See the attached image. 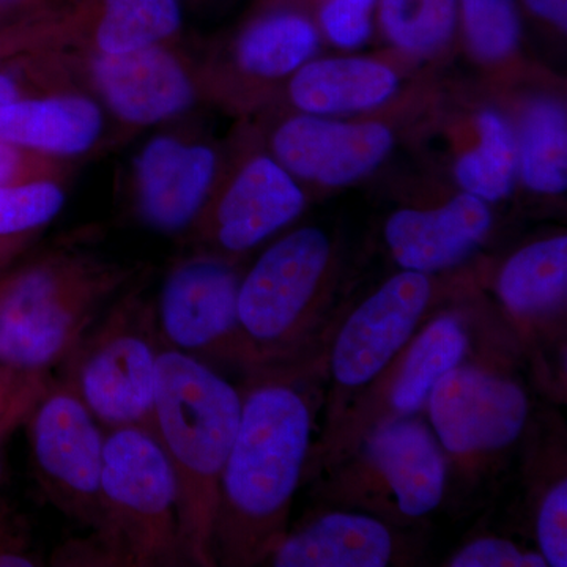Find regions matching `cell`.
Segmentation results:
<instances>
[{"mask_svg":"<svg viewBox=\"0 0 567 567\" xmlns=\"http://www.w3.org/2000/svg\"><path fill=\"white\" fill-rule=\"evenodd\" d=\"M2 364V363H0ZM54 382L50 371L0 368V435L29 420L33 409Z\"/></svg>","mask_w":567,"mask_h":567,"instance_id":"cell-29","label":"cell"},{"mask_svg":"<svg viewBox=\"0 0 567 567\" xmlns=\"http://www.w3.org/2000/svg\"><path fill=\"white\" fill-rule=\"evenodd\" d=\"M518 163L525 185L544 194L567 188V117L554 100L529 104L522 122Z\"/></svg>","mask_w":567,"mask_h":567,"instance_id":"cell-23","label":"cell"},{"mask_svg":"<svg viewBox=\"0 0 567 567\" xmlns=\"http://www.w3.org/2000/svg\"><path fill=\"white\" fill-rule=\"evenodd\" d=\"M31 2H35V0H0V10L14 9V7Z\"/></svg>","mask_w":567,"mask_h":567,"instance_id":"cell-37","label":"cell"},{"mask_svg":"<svg viewBox=\"0 0 567 567\" xmlns=\"http://www.w3.org/2000/svg\"><path fill=\"white\" fill-rule=\"evenodd\" d=\"M427 398L436 435L453 454L511 445L527 421L524 391L511 380L476 368L451 369Z\"/></svg>","mask_w":567,"mask_h":567,"instance_id":"cell-9","label":"cell"},{"mask_svg":"<svg viewBox=\"0 0 567 567\" xmlns=\"http://www.w3.org/2000/svg\"><path fill=\"white\" fill-rule=\"evenodd\" d=\"M377 0H327L320 21L328 39L341 48H357L372 31V10Z\"/></svg>","mask_w":567,"mask_h":567,"instance_id":"cell-30","label":"cell"},{"mask_svg":"<svg viewBox=\"0 0 567 567\" xmlns=\"http://www.w3.org/2000/svg\"><path fill=\"white\" fill-rule=\"evenodd\" d=\"M486 203L458 194L434 210H401L391 216L385 237L402 268L417 274L443 270L464 259L491 229Z\"/></svg>","mask_w":567,"mask_h":567,"instance_id":"cell-15","label":"cell"},{"mask_svg":"<svg viewBox=\"0 0 567 567\" xmlns=\"http://www.w3.org/2000/svg\"><path fill=\"white\" fill-rule=\"evenodd\" d=\"M529 11L540 20L565 32L567 28V0H525Z\"/></svg>","mask_w":567,"mask_h":567,"instance_id":"cell-34","label":"cell"},{"mask_svg":"<svg viewBox=\"0 0 567 567\" xmlns=\"http://www.w3.org/2000/svg\"><path fill=\"white\" fill-rule=\"evenodd\" d=\"M369 454L410 517L431 513L443 499L446 462L434 435L415 420H398L372 436Z\"/></svg>","mask_w":567,"mask_h":567,"instance_id":"cell-16","label":"cell"},{"mask_svg":"<svg viewBox=\"0 0 567 567\" xmlns=\"http://www.w3.org/2000/svg\"><path fill=\"white\" fill-rule=\"evenodd\" d=\"M102 132V110L87 96H18L0 106V141L17 147L51 155H80L95 144Z\"/></svg>","mask_w":567,"mask_h":567,"instance_id":"cell-17","label":"cell"},{"mask_svg":"<svg viewBox=\"0 0 567 567\" xmlns=\"http://www.w3.org/2000/svg\"><path fill=\"white\" fill-rule=\"evenodd\" d=\"M395 87L398 76L383 63L323 59L300 66L290 82V99L308 114H346L379 106Z\"/></svg>","mask_w":567,"mask_h":567,"instance_id":"cell-19","label":"cell"},{"mask_svg":"<svg viewBox=\"0 0 567 567\" xmlns=\"http://www.w3.org/2000/svg\"><path fill=\"white\" fill-rule=\"evenodd\" d=\"M319 47V33L295 13L268 14L246 29L237 47L241 69L259 78H281L300 69Z\"/></svg>","mask_w":567,"mask_h":567,"instance_id":"cell-22","label":"cell"},{"mask_svg":"<svg viewBox=\"0 0 567 567\" xmlns=\"http://www.w3.org/2000/svg\"><path fill=\"white\" fill-rule=\"evenodd\" d=\"M52 566H185L173 466L148 429L106 431L99 514L87 535L70 537Z\"/></svg>","mask_w":567,"mask_h":567,"instance_id":"cell-3","label":"cell"},{"mask_svg":"<svg viewBox=\"0 0 567 567\" xmlns=\"http://www.w3.org/2000/svg\"><path fill=\"white\" fill-rule=\"evenodd\" d=\"M65 205V193L51 182L0 186V238L32 233L52 221Z\"/></svg>","mask_w":567,"mask_h":567,"instance_id":"cell-28","label":"cell"},{"mask_svg":"<svg viewBox=\"0 0 567 567\" xmlns=\"http://www.w3.org/2000/svg\"><path fill=\"white\" fill-rule=\"evenodd\" d=\"M10 238L11 237L0 238V260L6 259V257L9 256L11 251H14L21 244L17 238H13V240H10Z\"/></svg>","mask_w":567,"mask_h":567,"instance_id":"cell-36","label":"cell"},{"mask_svg":"<svg viewBox=\"0 0 567 567\" xmlns=\"http://www.w3.org/2000/svg\"><path fill=\"white\" fill-rule=\"evenodd\" d=\"M22 156L17 145L0 141V186L13 185L20 177Z\"/></svg>","mask_w":567,"mask_h":567,"instance_id":"cell-35","label":"cell"},{"mask_svg":"<svg viewBox=\"0 0 567 567\" xmlns=\"http://www.w3.org/2000/svg\"><path fill=\"white\" fill-rule=\"evenodd\" d=\"M331 244L316 227L268 248L238 287V322L260 365L281 360L308 327Z\"/></svg>","mask_w":567,"mask_h":567,"instance_id":"cell-6","label":"cell"},{"mask_svg":"<svg viewBox=\"0 0 567 567\" xmlns=\"http://www.w3.org/2000/svg\"><path fill=\"white\" fill-rule=\"evenodd\" d=\"M28 527L7 507L0 509V567L37 566Z\"/></svg>","mask_w":567,"mask_h":567,"instance_id":"cell-33","label":"cell"},{"mask_svg":"<svg viewBox=\"0 0 567 567\" xmlns=\"http://www.w3.org/2000/svg\"><path fill=\"white\" fill-rule=\"evenodd\" d=\"M453 567H544L543 555L522 554L514 544L503 539H480L458 551Z\"/></svg>","mask_w":567,"mask_h":567,"instance_id":"cell-32","label":"cell"},{"mask_svg":"<svg viewBox=\"0 0 567 567\" xmlns=\"http://www.w3.org/2000/svg\"><path fill=\"white\" fill-rule=\"evenodd\" d=\"M162 346L155 306L141 290H128L107 306L59 364L61 379L104 431L144 427L152 432Z\"/></svg>","mask_w":567,"mask_h":567,"instance_id":"cell-5","label":"cell"},{"mask_svg":"<svg viewBox=\"0 0 567 567\" xmlns=\"http://www.w3.org/2000/svg\"><path fill=\"white\" fill-rule=\"evenodd\" d=\"M466 350V336L454 317H442L429 324L410 349L404 368L395 380L394 409L402 415L415 413L435 383L457 368Z\"/></svg>","mask_w":567,"mask_h":567,"instance_id":"cell-24","label":"cell"},{"mask_svg":"<svg viewBox=\"0 0 567 567\" xmlns=\"http://www.w3.org/2000/svg\"><path fill=\"white\" fill-rule=\"evenodd\" d=\"M470 50L481 61L494 62L516 50L520 18L516 0H457Z\"/></svg>","mask_w":567,"mask_h":567,"instance_id":"cell-27","label":"cell"},{"mask_svg":"<svg viewBox=\"0 0 567 567\" xmlns=\"http://www.w3.org/2000/svg\"><path fill=\"white\" fill-rule=\"evenodd\" d=\"M216 171L215 153L204 145L155 137L136 163L137 210L142 221L163 234L192 226L203 210Z\"/></svg>","mask_w":567,"mask_h":567,"instance_id":"cell-12","label":"cell"},{"mask_svg":"<svg viewBox=\"0 0 567 567\" xmlns=\"http://www.w3.org/2000/svg\"><path fill=\"white\" fill-rule=\"evenodd\" d=\"M393 554L385 525L358 514H330L281 540L278 567H383Z\"/></svg>","mask_w":567,"mask_h":567,"instance_id":"cell-18","label":"cell"},{"mask_svg":"<svg viewBox=\"0 0 567 567\" xmlns=\"http://www.w3.org/2000/svg\"><path fill=\"white\" fill-rule=\"evenodd\" d=\"M238 276L212 257L178 264L167 275L155 306L164 346L197 358H218L259 368L238 322Z\"/></svg>","mask_w":567,"mask_h":567,"instance_id":"cell-8","label":"cell"},{"mask_svg":"<svg viewBox=\"0 0 567 567\" xmlns=\"http://www.w3.org/2000/svg\"><path fill=\"white\" fill-rule=\"evenodd\" d=\"M480 142L457 162L456 178L466 193L484 203H495L511 193L517 171V145L513 130L498 112L477 117Z\"/></svg>","mask_w":567,"mask_h":567,"instance_id":"cell-25","label":"cell"},{"mask_svg":"<svg viewBox=\"0 0 567 567\" xmlns=\"http://www.w3.org/2000/svg\"><path fill=\"white\" fill-rule=\"evenodd\" d=\"M130 276L91 254L55 251L0 281V363L61 364Z\"/></svg>","mask_w":567,"mask_h":567,"instance_id":"cell-4","label":"cell"},{"mask_svg":"<svg viewBox=\"0 0 567 567\" xmlns=\"http://www.w3.org/2000/svg\"><path fill=\"white\" fill-rule=\"evenodd\" d=\"M28 421L41 491L63 516L91 528L102 487V424L62 379H54Z\"/></svg>","mask_w":567,"mask_h":567,"instance_id":"cell-7","label":"cell"},{"mask_svg":"<svg viewBox=\"0 0 567 567\" xmlns=\"http://www.w3.org/2000/svg\"><path fill=\"white\" fill-rule=\"evenodd\" d=\"M181 0H100L93 43L103 54L156 47L181 31Z\"/></svg>","mask_w":567,"mask_h":567,"instance_id":"cell-21","label":"cell"},{"mask_svg":"<svg viewBox=\"0 0 567 567\" xmlns=\"http://www.w3.org/2000/svg\"><path fill=\"white\" fill-rule=\"evenodd\" d=\"M252 372L219 483L215 565L252 566L274 555L311 442V406L293 375L275 363Z\"/></svg>","mask_w":567,"mask_h":567,"instance_id":"cell-1","label":"cell"},{"mask_svg":"<svg viewBox=\"0 0 567 567\" xmlns=\"http://www.w3.org/2000/svg\"><path fill=\"white\" fill-rule=\"evenodd\" d=\"M241 395L204 361L162 346L152 434L173 466L186 565L215 566L213 529L224 465L237 436Z\"/></svg>","mask_w":567,"mask_h":567,"instance_id":"cell-2","label":"cell"},{"mask_svg":"<svg viewBox=\"0 0 567 567\" xmlns=\"http://www.w3.org/2000/svg\"><path fill=\"white\" fill-rule=\"evenodd\" d=\"M92 78L110 110L133 125H152L182 114L194 85L182 63L163 47L93 58Z\"/></svg>","mask_w":567,"mask_h":567,"instance_id":"cell-13","label":"cell"},{"mask_svg":"<svg viewBox=\"0 0 567 567\" xmlns=\"http://www.w3.org/2000/svg\"><path fill=\"white\" fill-rule=\"evenodd\" d=\"M567 483L548 492L537 517V539L548 566H567Z\"/></svg>","mask_w":567,"mask_h":567,"instance_id":"cell-31","label":"cell"},{"mask_svg":"<svg viewBox=\"0 0 567 567\" xmlns=\"http://www.w3.org/2000/svg\"><path fill=\"white\" fill-rule=\"evenodd\" d=\"M566 235L537 241L514 254L498 279L503 303L520 316L544 315L565 301Z\"/></svg>","mask_w":567,"mask_h":567,"instance_id":"cell-20","label":"cell"},{"mask_svg":"<svg viewBox=\"0 0 567 567\" xmlns=\"http://www.w3.org/2000/svg\"><path fill=\"white\" fill-rule=\"evenodd\" d=\"M305 194L281 164L259 156L235 177L204 233L227 252H244L293 221Z\"/></svg>","mask_w":567,"mask_h":567,"instance_id":"cell-14","label":"cell"},{"mask_svg":"<svg viewBox=\"0 0 567 567\" xmlns=\"http://www.w3.org/2000/svg\"><path fill=\"white\" fill-rule=\"evenodd\" d=\"M380 24L401 50L425 54L453 35L457 0H380Z\"/></svg>","mask_w":567,"mask_h":567,"instance_id":"cell-26","label":"cell"},{"mask_svg":"<svg viewBox=\"0 0 567 567\" xmlns=\"http://www.w3.org/2000/svg\"><path fill=\"white\" fill-rule=\"evenodd\" d=\"M431 300L424 274L404 271L383 284L349 317L336 341L331 371L347 388L363 386L412 338Z\"/></svg>","mask_w":567,"mask_h":567,"instance_id":"cell-10","label":"cell"},{"mask_svg":"<svg viewBox=\"0 0 567 567\" xmlns=\"http://www.w3.org/2000/svg\"><path fill=\"white\" fill-rule=\"evenodd\" d=\"M394 145L380 123L295 117L279 126L274 151L287 173L327 186L349 185L372 173Z\"/></svg>","mask_w":567,"mask_h":567,"instance_id":"cell-11","label":"cell"}]
</instances>
